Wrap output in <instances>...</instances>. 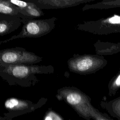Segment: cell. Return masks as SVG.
<instances>
[{"instance_id": "cell-11", "label": "cell", "mask_w": 120, "mask_h": 120, "mask_svg": "<svg viewBox=\"0 0 120 120\" xmlns=\"http://www.w3.org/2000/svg\"><path fill=\"white\" fill-rule=\"evenodd\" d=\"M96 54L110 55L120 52V43H114L98 40L94 44Z\"/></svg>"}, {"instance_id": "cell-7", "label": "cell", "mask_w": 120, "mask_h": 120, "mask_svg": "<svg viewBox=\"0 0 120 120\" xmlns=\"http://www.w3.org/2000/svg\"><path fill=\"white\" fill-rule=\"evenodd\" d=\"M42 60V57L22 47L8 48L0 51V67L19 64L33 65Z\"/></svg>"}, {"instance_id": "cell-12", "label": "cell", "mask_w": 120, "mask_h": 120, "mask_svg": "<svg viewBox=\"0 0 120 120\" xmlns=\"http://www.w3.org/2000/svg\"><path fill=\"white\" fill-rule=\"evenodd\" d=\"M120 8V0H103L94 4H86L82 8L85 11L89 9H105Z\"/></svg>"}, {"instance_id": "cell-8", "label": "cell", "mask_w": 120, "mask_h": 120, "mask_svg": "<svg viewBox=\"0 0 120 120\" xmlns=\"http://www.w3.org/2000/svg\"><path fill=\"white\" fill-rule=\"evenodd\" d=\"M41 9L65 8L75 7L95 0H29Z\"/></svg>"}, {"instance_id": "cell-6", "label": "cell", "mask_w": 120, "mask_h": 120, "mask_svg": "<svg viewBox=\"0 0 120 120\" xmlns=\"http://www.w3.org/2000/svg\"><path fill=\"white\" fill-rule=\"evenodd\" d=\"M75 29L96 35H108L120 33V15L112 16L96 21H83Z\"/></svg>"}, {"instance_id": "cell-5", "label": "cell", "mask_w": 120, "mask_h": 120, "mask_svg": "<svg viewBox=\"0 0 120 120\" xmlns=\"http://www.w3.org/2000/svg\"><path fill=\"white\" fill-rule=\"evenodd\" d=\"M48 99L41 98L37 103L31 101L10 97L4 103V107L7 111L0 116V120H12L13 119L27 114L41 107L45 104Z\"/></svg>"}, {"instance_id": "cell-13", "label": "cell", "mask_w": 120, "mask_h": 120, "mask_svg": "<svg viewBox=\"0 0 120 120\" xmlns=\"http://www.w3.org/2000/svg\"><path fill=\"white\" fill-rule=\"evenodd\" d=\"M100 105L112 116L120 120V97L109 101H102Z\"/></svg>"}, {"instance_id": "cell-14", "label": "cell", "mask_w": 120, "mask_h": 120, "mask_svg": "<svg viewBox=\"0 0 120 120\" xmlns=\"http://www.w3.org/2000/svg\"><path fill=\"white\" fill-rule=\"evenodd\" d=\"M0 14L17 16L22 19L19 8L9 0H0Z\"/></svg>"}, {"instance_id": "cell-3", "label": "cell", "mask_w": 120, "mask_h": 120, "mask_svg": "<svg viewBox=\"0 0 120 120\" xmlns=\"http://www.w3.org/2000/svg\"><path fill=\"white\" fill-rule=\"evenodd\" d=\"M57 18L53 17L46 19H22L23 26L21 31L16 35L0 42V45L22 38H37L47 35L55 27Z\"/></svg>"}, {"instance_id": "cell-2", "label": "cell", "mask_w": 120, "mask_h": 120, "mask_svg": "<svg viewBox=\"0 0 120 120\" xmlns=\"http://www.w3.org/2000/svg\"><path fill=\"white\" fill-rule=\"evenodd\" d=\"M71 106L78 115L86 120H91L97 109L91 103V98L77 87L64 86L57 90L55 96Z\"/></svg>"}, {"instance_id": "cell-10", "label": "cell", "mask_w": 120, "mask_h": 120, "mask_svg": "<svg viewBox=\"0 0 120 120\" xmlns=\"http://www.w3.org/2000/svg\"><path fill=\"white\" fill-rule=\"evenodd\" d=\"M22 19L17 16L0 14V36H4L18 29L22 23Z\"/></svg>"}, {"instance_id": "cell-1", "label": "cell", "mask_w": 120, "mask_h": 120, "mask_svg": "<svg viewBox=\"0 0 120 120\" xmlns=\"http://www.w3.org/2000/svg\"><path fill=\"white\" fill-rule=\"evenodd\" d=\"M54 71V67L51 65H11L0 67V76L10 86L27 88L40 81L36 74H51Z\"/></svg>"}, {"instance_id": "cell-9", "label": "cell", "mask_w": 120, "mask_h": 120, "mask_svg": "<svg viewBox=\"0 0 120 120\" xmlns=\"http://www.w3.org/2000/svg\"><path fill=\"white\" fill-rule=\"evenodd\" d=\"M9 0L19 8L20 13L22 15V19H37L44 15L42 9L29 0L26 1L19 0Z\"/></svg>"}, {"instance_id": "cell-4", "label": "cell", "mask_w": 120, "mask_h": 120, "mask_svg": "<svg viewBox=\"0 0 120 120\" xmlns=\"http://www.w3.org/2000/svg\"><path fill=\"white\" fill-rule=\"evenodd\" d=\"M107 64V60L103 56L97 54L74 53L67 61L71 72L81 75L95 73L103 68Z\"/></svg>"}, {"instance_id": "cell-15", "label": "cell", "mask_w": 120, "mask_h": 120, "mask_svg": "<svg viewBox=\"0 0 120 120\" xmlns=\"http://www.w3.org/2000/svg\"><path fill=\"white\" fill-rule=\"evenodd\" d=\"M108 89L109 96L115 95L117 91L120 89V70L109 81Z\"/></svg>"}, {"instance_id": "cell-16", "label": "cell", "mask_w": 120, "mask_h": 120, "mask_svg": "<svg viewBox=\"0 0 120 120\" xmlns=\"http://www.w3.org/2000/svg\"><path fill=\"white\" fill-rule=\"evenodd\" d=\"M43 120H64V119L58 113L51 108H49L46 112Z\"/></svg>"}, {"instance_id": "cell-17", "label": "cell", "mask_w": 120, "mask_h": 120, "mask_svg": "<svg viewBox=\"0 0 120 120\" xmlns=\"http://www.w3.org/2000/svg\"><path fill=\"white\" fill-rule=\"evenodd\" d=\"M92 120H113L111 119L108 116L105 114L103 113L99 112L98 110L95 112L94 115L92 117Z\"/></svg>"}]
</instances>
